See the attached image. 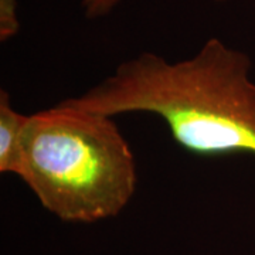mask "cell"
I'll list each match as a JSON object with an SVG mask.
<instances>
[{
	"label": "cell",
	"instance_id": "cell-3",
	"mask_svg": "<svg viewBox=\"0 0 255 255\" xmlns=\"http://www.w3.org/2000/svg\"><path fill=\"white\" fill-rule=\"evenodd\" d=\"M28 115L11 107L9 92L0 91V172L11 173L20 139L27 125Z\"/></svg>",
	"mask_w": 255,
	"mask_h": 255
},
{
	"label": "cell",
	"instance_id": "cell-6",
	"mask_svg": "<svg viewBox=\"0 0 255 255\" xmlns=\"http://www.w3.org/2000/svg\"><path fill=\"white\" fill-rule=\"evenodd\" d=\"M213 1H216V3H226L228 0H213Z\"/></svg>",
	"mask_w": 255,
	"mask_h": 255
},
{
	"label": "cell",
	"instance_id": "cell-2",
	"mask_svg": "<svg viewBox=\"0 0 255 255\" xmlns=\"http://www.w3.org/2000/svg\"><path fill=\"white\" fill-rule=\"evenodd\" d=\"M11 174L67 223L118 216L137 182L133 152L112 117L65 100L28 115Z\"/></svg>",
	"mask_w": 255,
	"mask_h": 255
},
{
	"label": "cell",
	"instance_id": "cell-4",
	"mask_svg": "<svg viewBox=\"0 0 255 255\" xmlns=\"http://www.w3.org/2000/svg\"><path fill=\"white\" fill-rule=\"evenodd\" d=\"M20 23L16 0H0V40L7 41L18 33Z\"/></svg>",
	"mask_w": 255,
	"mask_h": 255
},
{
	"label": "cell",
	"instance_id": "cell-1",
	"mask_svg": "<svg viewBox=\"0 0 255 255\" xmlns=\"http://www.w3.org/2000/svg\"><path fill=\"white\" fill-rule=\"evenodd\" d=\"M250 68L248 55L210 38L193 57L174 63L142 53L65 101L110 117L153 114L163 119L176 143L196 155L255 156V84Z\"/></svg>",
	"mask_w": 255,
	"mask_h": 255
},
{
	"label": "cell",
	"instance_id": "cell-5",
	"mask_svg": "<svg viewBox=\"0 0 255 255\" xmlns=\"http://www.w3.org/2000/svg\"><path fill=\"white\" fill-rule=\"evenodd\" d=\"M121 3V0H81L84 13L88 18H101L108 16Z\"/></svg>",
	"mask_w": 255,
	"mask_h": 255
}]
</instances>
